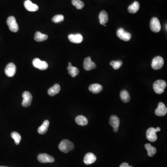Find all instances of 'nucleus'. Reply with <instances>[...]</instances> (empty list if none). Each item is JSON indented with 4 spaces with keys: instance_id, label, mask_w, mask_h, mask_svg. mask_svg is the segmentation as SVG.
Segmentation results:
<instances>
[{
    "instance_id": "1",
    "label": "nucleus",
    "mask_w": 167,
    "mask_h": 167,
    "mask_svg": "<svg viewBox=\"0 0 167 167\" xmlns=\"http://www.w3.org/2000/svg\"><path fill=\"white\" fill-rule=\"evenodd\" d=\"M74 147L73 143L67 139L62 140L59 145V150L65 153H67L72 151L74 148Z\"/></svg>"
},
{
    "instance_id": "2",
    "label": "nucleus",
    "mask_w": 167,
    "mask_h": 167,
    "mask_svg": "<svg viewBox=\"0 0 167 167\" xmlns=\"http://www.w3.org/2000/svg\"><path fill=\"white\" fill-rule=\"evenodd\" d=\"M167 83L163 80H157L153 84V89L156 94H161L164 92Z\"/></svg>"
},
{
    "instance_id": "3",
    "label": "nucleus",
    "mask_w": 167,
    "mask_h": 167,
    "mask_svg": "<svg viewBox=\"0 0 167 167\" xmlns=\"http://www.w3.org/2000/svg\"><path fill=\"white\" fill-rule=\"evenodd\" d=\"M7 24L9 27V29L12 32H17L19 30V26L17 23L15 17H9L7 20Z\"/></svg>"
},
{
    "instance_id": "4",
    "label": "nucleus",
    "mask_w": 167,
    "mask_h": 167,
    "mask_svg": "<svg viewBox=\"0 0 167 167\" xmlns=\"http://www.w3.org/2000/svg\"><path fill=\"white\" fill-rule=\"evenodd\" d=\"M164 65V60L162 57L157 56L153 59L151 67L153 69L158 70L162 68Z\"/></svg>"
},
{
    "instance_id": "5",
    "label": "nucleus",
    "mask_w": 167,
    "mask_h": 167,
    "mask_svg": "<svg viewBox=\"0 0 167 167\" xmlns=\"http://www.w3.org/2000/svg\"><path fill=\"white\" fill-rule=\"evenodd\" d=\"M117 35L120 39L125 42H128L131 38V35L130 33L125 31L123 28H120L117 30Z\"/></svg>"
},
{
    "instance_id": "6",
    "label": "nucleus",
    "mask_w": 167,
    "mask_h": 167,
    "mask_svg": "<svg viewBox=\"0 0 167 167\" xmlns=\"http://www.w3.org/2000/svg\"><path fill=\"white\" fill-rule=\"evenodd\" d=\"M150 28L152 31L154 33L159 32L161 30V26L158 18L153 17L150 22Z\"/></svg>"
},
{
    "instance_id": "7",
    "label": "nucleus",
    "mask_w": 167,
    "mask_h": 167,
    "mask_svg": "<svg viewBox=\"0 0 167 167\" xmlns=\"http://www.w3.org/2000/svg\"><path fill=\"white\" fill-rule=\"evenodd\" d=\"M23 99L22 102V105L24 107L30 106L32 101L33 96L31 93L28 91H24L22 94Z\"/></svg>"
},
{
    "instance_id": "8",
    "label": "nucleus",
    "mask_w": 167,
    "mask_h": 167,
    "mask_svg": "<svg viewBox=\"0 0 167 167\" xmlns=\"http://www.w3.org/2000/svg\"><path fill=\"white\" fill-rule=\"evenodd\" d=\"M38 160L42 163H52L55 161L54 158L47 154H40L38 156Z\"/></svg>"
},
{
    "instance_id": "9",
    "label": "nucleus",
    "mask_w": 167,
    "mask_h": 167,
    "mask_svg": "<svg viewBox=\"0 0 167 167\" xmlns=\"http://www.w3.org/2000/svg\"><path fill=\"white\" fill-rule=\"evenodd\" d=\"M33 65L35 68L41 70H45L48 67V64L46 61H42L38 58H36L33 59Z\"/></svg>"
},
{
    "instance_id": "10",
    "label": "nucleus",
    "mask_w": 167,
    "mask_h": 167,
    "mask_svg": "<svg viewBox=\"0 0 167 167\" xmlns=\"http://www.w3.org/2000/svg\"><path fill=\"white\" fill-rule=\"evenodd\" d=\"M16 71V67L13 63H10L7 65L5 69V73L9 77H13Z\"/></svg>"
},
{
    "instance_id": "11",
    "label": "nucleus",
    "mask_w": 167,
    "mask_h": 167,
    "mask_svg": "<svg viewBox=\"0 0 167 167\" xmlns=\"http://www.w3.org/2000/svg\"><path fill=\"white\" fill-rule=\"evenodd\" d=\"M83 66L86 71H90L96 68V65L91 60L90 57H88L84 59Z\"/></svg>"
},
{
    "instance_id": "12",
    "label": "nucleus",
    "mask_w": 167,
    "mask_h": 167,
    "mask_svg": "<svg viewBox=\"0 0 167 167\" xmlns=\"http://www.w3.org/2000/svg\"><path fill=\"white\" fill-rule=\"evenodd\" d=\"M157 132L156 129L153 127L148 129L146 131V137L148 140L151 142L156 141L157 139V137L156 134Z\"/></svg>"
},
{
    "instance_id": "13",
    "label": "nucleus",
    "mask_w": 167,
    "mask_h": 167,
    "mask_svg": "<svg viewBox=\"0 0 167 167\" xmlns=\"http://www.w3.org/2000/svg\"><path fill=\"white\" fill-rule=\"evenodd\" d=\"M110 125L113 127V131L115 132L118 131V127L119 126L120 120L119 118L118 117L115 115H112L110 117Z\"/></svg>"
},
{
    "instance_id": "14",
    "label": "nucleus",
    "mask_w": 167,
    "mask_h": 167,
    "mask_svg": "<svg viewBox=\"0 0 167 167\" xmlns=\"http://www.w3.org/2000/svg\"><path fill=\"white\" fill-rule=\"evenodd\" d=\"M167 109L165 105L162 102L158 104L157 108L155 111V114L157 116H164L167 114Z\"/></svg>"
},
{
    "instance_id": "15",
    "label": "nucleus",
    "mask_w": 167,
    "mask_h": 167,
    "mask_svg": "<svg viewBox=\"0 0 167 167\" xmlns=\"http://www.w3.org/2000/svg\"><path fill=\"white\" fill-rule=\"evenodd\" d=\"M24 5L25 8L28 11L36 12L39 10L38 6L33 3L30 0L25 1Z\"/></svg>"
},
{
    "instance_id": "16",
    "label": "nucleus",
    "mask_w": 167,
    "mask_h": 167,
    "mask_svg": "<svg viewBox=\"0 0 167 167\" xmlns=\"http://www.w3.org/2000/svg\"><path fill=\"white\" fill-rule=\"evenodd\" d=\"M96 160V157L92 153H88L84 157V162L86 165H90L94 163Z\"/></svg>"
},
{
    "instance_id": "17",
    "label": "nucleus",
    "mask_w": 167,
    "mask_h": 167,
    "mask_svg": "<svg viewBox=\"0 0 167 167\" xmlns=\"http://www.w3.org/2000/svg\"><path fill=\"white\" fill-rule=\"evenodd\" d=\"M68 39L71 42L75 44H79L82 42L83 40V36L81 34H70Z\"/></svg>"
},
{
    "instance_id": "18",
    "label": "nucleus",
    "mask_w": 167,
    "mask_h": 167,
    "mask_svg": "<svg viewBox=\"0 0 167 167\" xmlns=\"http://www.w3.org/2000/svg\"><path fill=\"white\" fill-rule=\"evenodd\" d=\"M89 90L93 94H99L103 90V86L99 84H94L90 85Z\"/></svg>"
},
{
    "instance_id": "19",
    "label": "nucleus",
    "mask_w": 167,
    "mask_h": 167,
    "mask_svg": "<svg viewBox=\"0 0 167 167\" xmlns=\"http://www.w3.org/2000/svg\"><path fill=\"white\" fill-rule=\"evenodd\" d=\"M68 71L69 74L72 77H75L79 74V69L78 68H76V67L73 66L71 62L68 63Z\"/></svg>"
},
{
    "instance_id": "20",
    "label": "nucleus",
    "mask_w": 167,
    "mask_h": 167,
    "mask_svg": "<svg viewBox=\"0 0 167 167\" xmlns=\"http://www.w3.org/2000/svg\"><path fill=\"white\" fill-rule=\"evenodd\" d=\"M99 19L101 25H104L106 24L108 21V16L107 12L105 10L101 11L99 15Z\"/></svg>"
},
{
    "instance_id": "21",
    "label": "nucleus",
    "mask_w": 167,
    "mask_h": 167,
    "mask_svg": "<svg viewBox=\"0 0 167 167\" xmlns=\"http://www.w3.org/2000/svg\"><path fill=\"white\" fill-rule=\"evenodd\" d=\"M49 125V122L48 120H46L44 122L42 125L39 127V128L38 129V132L39 134L41 135H43V134H46L47 131H48V128Z\"/></svg>"
},
{
    "instance_id": "22",
    "label": "nucleus",
    "mask_w": 167,
    "mask_h": 167,
    "mask_svg": "<svg viewBox=\"0 0 167 167\" xmlns=\"http://www.w3.org/2000/svg\"><path fill=\"white\" fill-rule=\"evenodd\" d=\"M60 90V87L59 85L55 84L48 90V94L51 96H54L59 93Z\"/></svg>"
},
{
    "instance_id": "23",
    "label": "nucleus",
    "mask_w": 167,
    "mask_h": 167,
    "mask_svg": "<svg viewBox=\"0 0 167 167\" xmlns=\"http://www.w3.org/2000/svg\"><path fill=\"white\" fill-rule=\"evenodd\" d=\"M140 8V4L138 1H134L133 4L129 6L128 10L131 14H135L139 10Z\"/></svg>"
},
{
    "instance_id": "24",
    "label": "nucleus",
    "mask_w": 167,
    "mask_h": 167,
    "mask_svg": "<svg viewBox=\"0 0 167 167\" xmlns=\"http://www.w3.org/2000/svg\"><path fill=\"white\" fill-rule=\"evenodd\" d=\"M75 121L78 125L80 126H85L88 123V121L87 118L82 115L77 116L75 118Z\"/></svg>"
},
{
    "instance_id": "25",
    "label": "nucleus",
    "mask_w": 167,
    "mask_h": 167,
    "mask_svg": "<svg viewBox=\"0 0 167 167\" xmlns=\"http://www.w3.org/2000/svg\"><path fill=\"white\" fill-rule=\"evenodd\" d=\"M145 148L147 151L148 155L150 157H153L157 153L156 148L152 146L151 144L147 143L145 145Z\"/></svg>"
},
{
    "instance_id": "26",
    "label": "nucleus",
    "mask_w": 167,
    "mask_h": 167,
    "mask_svg": "<svg viewBox=\"0 0 167 167\" xmlns=\"http://www.w3.org/2000/svg\"><path fill=\"white\" fill-rule=\"evenodd\" d=\"M48 39V36L47 34H43L40 32H36L34 36V39L36 42H42L46 41Z\"/></svg>"
},
{
    "instance_id": "27",
    "label": "nucleus",
    "mask_w": 167,
    "mask_h": 167,
    "mask_svg": "<svg viewBox=\"0 0 167 167\" xmlns=\"http://www.w3.org/2000/svg\"><path fill=\"white\" fill-rule=\"evenodd\" d=\"M120 98L122 102L126 103L129 102L131 99L130 94L128 91L126 90H123L121 92Z\"/></svg>"
},
{
    "instance_id": "28",
    "label": "nucleus",
    "mask_w": 167,
    "mask_h": 167,
    "mask_svg": "<svg viewBox=\"0 0 167 167\" xmlns=\"http://www.w3.org/2000/svg\"><path fill=\"white\" fill-rule=\"evenodd\" d=\"M11 137L12 138H13L14 140H15V143H16V145H19L20 144V142L21 141V136L20 135V134L17 132H13L11 134Z\"/></svg>"
},
{
    "instance_id": "29",
    "label": "nucleus",
    "mask_w": 167,
    "mask_h": 167,
    "mask_svg": "<svg viewBox=\"0 0 167 167\" xmlns=\"http://www.w3.org/2000/svg\"><path fill=\"white\" fill-rule=\"evenodd\" d=\"M72 3L78 10H81L85 6L84 3L81 0H72Z\"/></svg>"
},
{
    "instance_id": "30",
    "label": "nucleus",
    "mask_w": 167,
    "mask_h": 167,
    "mask_svg": "<svg viewBox=\"0 0 167 167\" xmlns=\"http://www.w3.org/2000/svg\"><path fill=\"white\" fill-rule=\"evenodd\" d=\"M122 64V61H120V60L111 61L110 62V65L112 66L114 69L117 70L121 67Z\"/></svg>"
},
{
    "instance_id": "31",
    "label": "nucleus",
    "mask_w": 167,
    "mask_h": 167,
    "mask_svg": "<svg viewBox=\"0 0 167 167\" xmlns=\"http://www.w3.org/2000/svg\"><path fill=\"white\" fill-rule=\"evenodd\" d=\"M64 20V16L62 15H56L52 18V21L55 23L62 22Z\"/></svg>"
},
{
    "instance_id": "32",
    "label": "nucleus",
    "mask_w": 167,
    "mask_h": 167,
    "mask_svg": "<svg viewBox=\"0 0 167 167\" xmlns=\"http://www.w3.org/2000/svg\"><path fill=\"white\" fill-rule=\"evenodd\" d=\"M129 166V164L127 163H124L121 164L119 167H128Z\"/></svg>"
},
{
    "instance_id": "33",
    "label": "nucleus",
    "mask_w": 167,
    "mask_h": 167,
    "mask_svg": "<svg viewBox=\"0 0 167 167\" xmlns=\"http://www.w3.org/2000/svg\"><path fill=\"white\" fill-rule=\"evenodd\" d=\"M156 129V130H157V132L160 131H161V129H160V128H159V127H157Z\"/></svg>"
},
{
    "instance_id": "34",
    "label": "nucleus",
    "mask_w": 167,
    "mask_h": 167,
    "mask_svg": "<svg viewBox=\"0 0 167 167\" xmlns=\"http://www.w3.org/2000/svg\"><path fill=\"white\" fill-rule=\"evenodd\" d=\"M0 167H4V166H0Z\"/></svg>"
},
{
    "instance_id": "35",
    "label": "nucleus",
    "mask_w": 167,
    "mask_h": 167,
    "mask_svg": "<svg viewBox=\"0 0 167 167\" xmlns=\"http://www.w3.org/2000/svg\"><path fill=\"white\" fill-rule=\"evenodd\" d=\"M128 167H133L132 166H129Z\"/></svg>"
}]
</instances>
